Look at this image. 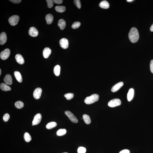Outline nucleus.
Returning <instances> with one entry per match:
<instances>
[{
    "instance_id": "a211bd4d",
    "label": "nucleus",
    "mask_w": 153,
    "mask_h": 153,
    "mask_svg": "<svg viewBox=\"0 0 153 153\" xmlns=\"http://www.w3.org/2000/svg\"><path fill=\"white\" fill-rule=\"evenodd\" d=\"M45 19L47 23L48 24H51L53 20V16L50 14H48L45 16Z\"/></svg>"
},
{
    "instance_id": "2f4dec72",
    "label": "nucleus",
    "mask_w": 153,
    "mask_h": 153,
    "mask_svg": "<svg viewBox=\"0 0 153 153\" xmlns=\"http://www.w3.org/2000/svg\"><path fill=\"white\" fill-rule=\"evenodd\" d=\"M47 2V5L48 8H51L53 6V1L52 0H47L46 1Z\"/></svg>"
},
{
    "instance_id": "dca6fc26",
    "label": "nucleus",
    "mask_w": 153,
    "mask_h": 153,
    "mask_svg": "<svg viewBox=\"0 0 153 153\" xmlns=\"http://www.w3.org/2000/svg\"><path fill=\"white\" fill-rule=\"evenodd\" d=\"M134 90L133 88H131L129 90L127 95L128 101H130L133 99L134 96Z\"/></svg>"
},
{
    "instance_id": "7c9ffc66",
    "label": "nucleus",
    "mask_w": 153,
    "mask_h": 153,
    "mask_svg": "<svg viewBox=\"0 0 153 153\" xmlns=\"http://www.w3.org/2000/svg\"><path fill=\"white\" fill-rule=\"evenodd\" d=\"M86 151V148L82 147H79L77 149V152L78 153H85Z\"/></svg>"
},
{
    "instance_id": "cd10ccee",
    "label": "nucleus",
    "mask_w": 153,
    "mask_h": 153,
    "mask_svg": "<svg viewBox=\"0 0 153 153\" xmlns=\"http://www.w3.org/2000/svg\"><path fill=\"white\" fill-rule=\"evenodd\" d=\"M24 139L25 141L27 142H30L32 140L31 136L29 133H24Z\"/></svg>"
},
{
    "instance_id": "b1692460",
    "label": "nucleus",
    "mask_w": 153,
    "mask_h": 153,
    "mask_svg": "<svg viewBox=\"0 0 153 153\" xmlns=\"http://www.w3.org/2000/svg\"><path fill=\"white\" fill-rule=\"evenodd\" d=\"M57 123L56 122H49L46 125V128L48 129H51L56 127Z\"/></svg>"
},
{
    "instance_id": "20e7f679",
    "label": "nucleus",
    "mask_w": 153,
    "mask_h": 153,
    "mask_svg": "<svg viewBox=\"0 0 153 153\" xmlns=\"http://www.w3.org/2000/svg\"><path fill=\"white\" fill-rule=\"evenodd\" d=\"M19 20V16L17 15H13L11 16L8 20L10 24L12 26H15L17 25Z\"/></svg>"
},
{
    "instance_id": "4be33fe9",
    "label": "nucleus",
    "mask_w": 153,
    "mask_h": 153,
    "mask_svg": "<svg viewBox=\"0 0 153 153\" xmlns=\"http://www.w3.org/2000/svg\"><path fill=\"white\" fill-rule=\"evenodd\" d=\"M60 71V67L59 65H56L54 67L53 72L54 74L56 76H59Z\"/></svg>"
},
{
    "instance_id": "ddd939ff",
    "label": "nucleus",
    "mask_w": 153,
    "mask_h": 153,
    "mask_svg": "<svg viewBox=\"0 0 153 153\" xmlns=\"http://www.w3.org/2000/svg\"><path fill=\"white\" fill-rule=\"evenodd\" d=\"M7 36L6 33L3 32L0 35V44L1 45H3L6 42Z\"/></svg>"
},
{
    "instance_id": "e433bc0d",
    "label": "nucleus",
    "mask_w": 153,
    "mask_h": 153,
    "mask_svg": "<svg viewBox=\"0 0 153 153\" xmlns=\"http://www.w3.org/2000/svg\"><path fill=\"white\" fill-rule=\"evenodd\" d=\"M53 2L57 4H61L63 2V1L62 0H54Z\"/></svg>"
},
{
    "instance_id": "f704fd0d",
    "label": "nucleus",
    "mask_w": 153,
    "mask_h": 153,
    "mask_svg": "<svg viewBox=\"0 0 153 153\" xmlns=\"http://www.w3.org/2000/svg\"><path fill=\"white\" fill-rule=\"evenodd\" d=\"M150 69L152 73H153V60H151L150 62Z\"/></svg>"
},
{
    "instance_id": "bb28decb",
    "label": "nucleus",
    "mask_w": 153,
    "mask_h": 153,
    "mask_svg": "<svg viewBox=\"0 0 153 153\" xmlns=\"http://www.w3.org/2000/svg\"><path fill=\"white\" fill-rule=\"evenodd\" d=\"M66 132L67 131L66 129H59L57 132L56 135L59 136H63L66 134Z\"/></svg>"
},
{
    "instance_id": "412c9836",
    "label": "nucleus",
    "mask_w": 153,
    "mask_h": 153,
    "mask_svg": "<svg viewBox=\"0 0 153 153\" xmlns=\"http://www.w3.org/2000/svg\"><path fill=\"white\" fill-rule=\"evenodd\" d=\"M14 75L17 81L19 83H21L23 80L21 75L20 72L18 71H15L14 72Z\"/></svg>"
},
{
    "instance_id": "473e14b6",
    "label": "nucleus",
    "mask_w": 153,
    "mask_h": 153,
    "mask_svg": "<svg viewBox=\"0 0 153 153\" xmlns=\"http://www.w3.org/2000/svg\"><path fill=\"white\" fill-rule=\"evenodd\" d=\"M73 2L74 4L78 9H80L81 8V4L80 0H75L73 1Z\"/></svg>"
},
{
    "instance_id": "423d86ee",
    "label": "nucleus",
    "mask_w": 153,
    "mask_h": 153,
    "mask_svg": "<svg viewBox=\"0 0 153 153\" xmlns=\"http://www.w3.org/2000/svg\"><path fill=\"white\" fill-rule=\"evenodd\" d=\"M10 51L9 48H6L1 52L0 56L1 59L5 60L9 58L10 55Z\"/></svg>"
},
{
    "instance_id": "4468645a",
    "label": "nucleus",
    "mask_w": 153,
    "mask_h": 153,
    "mask_svg": "<svg viewBox=\"0 0 153 153\" xmlns=\"http://www.w3.org/2000/svg\"><path fill=\"white\" fill-rule=\"evenodd\" d=\"M51 53V50L49 48H46L43 50V54L44 57L45 58H48Z\"/></svg>"
},
{
    "instance_id": "9d476101",
    "label": "nucleus",
    "mask_w": 153,
    "mask_h": 153,
    "mask_svg": "<svg viewBox=\"0 0 153 153\" xmlns=\"http://www.w3.org/2000/svg\"><path fill=\"white\" fill-rule=\"evenodd\" d=\"M29 34L32 37H36L38 36V32L35 27H32L29 29Z\"/></svg>"
},
{
    "instance_id": "58836bf2",
    "label": "nucleus",
    "mask_w": 153,
    "mask_h": 153,
    "mask_svg": "<svg viewBox=\"0 0 153 153\" xmlns=\"http://www.w3.org/2000/svg\"><path fill=\"white\" fill-rule=\"evenodd\" d=\"M150 30L151 32H153V24L150 28Z\"/></svg>"
},
{
    "instance_id": "ea45409f",
    "label": "nucleus",
    "mask_w": 153,
    "mask_h": 153,
    "mask_svg": "<svg viewBox=\"0 0 153 153\" xmlns=\"http://www.w3.org/2000/svg\"><path fill=\"white\" fill-rule=\"evenodd\" d=\"M133 0H127V1L128 2H132Z\"/></svg>"
},
{
    "instance_id": "c9c22d12",
    "label": "nucleus",
    "mask_w": 153,
    "mask_h": 153,
    "mask_svg": "<svg viewBox=\"0 0 153 153\" xmlns=\"http://www.w3.org/2000/svg\"><path fill=\"white\" fill-rule=\"evenodd\" d=\"M9 1L14 4H19L22 1L21 0H11Z\"/></svg>"
},
{
    "instance_id": "79ce46f5",
    "label": "nucleus",
    "mask_w": 153,
    "mask_h": 153,
    "mask_svg": "<svg viewBox=\"0 0 153 153\" xmlns=\"http://www.w3.org/2000/svg\"><path fill=\"white\" fill-rule=\"evenodd\" d=\"M67 153V152H65V153Z\"/></svg>"
},
{
    "instance_id": "c756f323",
    "label": "nucleus",
    "mask_w": 153,
    "mask_h": 153,
    "mask_svg": "<svg viewBox=\"0 0 153 153\" xmlns=\"http://www.w3.org/2000/svg\"><path fill=\"white\" fill-rule=\"evenodd\" d=\"M81 25V23L80 22H74L72 25V27L73 29L78 28Z\"/></svg>"
},
{
    "instance_id": "9b49d317",
    "label": "nucleus",
    "mask_w": 153,
    "mask_h": 153,
    "mask_svg": "<svg viewBox=\"0 0 153 153\" xmlns=\"http://www.w3.org/2000/svg\"><path fill=\"white\" fill-rule=\"evenodd\" d=\"M124 83L122 82H120L117 83L114 85L111 89L112 92H115L119 90L123 86Z\"/></svg>"
},
{
    "instance_id": "f8f14e48",
    "label": "nucleus",
    "mask_w": 153,
    "mask_h": 153,
    "mask_svg": "<svg viewBox=\"0 0 153 153\" xmlns=\"http://www.w3.org/2000/svg\"><path fill=\"white\" fill-rule=\"evenodd\" d=\"M4 81L5 84L8 85H12V80L11 75L9 74L6 75L4 79Z\"/></svg>"
},
{
    "instance_id": "f03ea898",
    "label": "nucleus",
    "mask_w": 153,
    "mask_h": 153,
    "mask_svg": "<svg viewBox=\"0 0 153 153\" xmlns=\"http://www.w3.org/2000/svg\"><path fill=\"white\" fill-rule=\"evenodd\" d=\"M99 96L98 94H93L90 96L86 97L84 102L87 104H90L97 102L99 99Z\"/></svg>"
},
{
    "instance_id": "6ab92c4d",
    "label": "nucleus",
    "mask_w": 153,
    "mask_h": 153,
    "mask_svg": "<svg viewBox=\"0 0 153 153\" xmlns=\"http://www.w3.org/2000/svg\"><path fill=\"white\" fill-rule=\"evenodd\" d=\"M0 88L1 90L3 91H10L11 90V88L8 85L4 83H2L0 85Z\"/></svg>"
},
{
    "instance_id": "393cba45",
    "label": "nucleus",
    "mask_w": 153,
    "mask_h": 153,
    "mask_svg": "<svg viewBox=\"0 0 153 153\" xmlns=\"http://www.w3.org/2000/svg\"><path fill=\"white\" fill-rule=\"evenodd\" d=\"M55 9L56 12L62 13L66 10V8L63 6H57L55 7Z\"/></svg>"
},
{
    "instance_id": "2eb2a0df",
    "label": "nucleus",
    "mask_w": 153,
    "mask_h": 153,
    "mask_svg": "<svg viewBox=\"0 0 153 153\" xmlns=\"http://www.w3.org/2000/svg\"><path fill=\"white\" fill-rule=\"evenodd\" d=\"M15 59L16 62L20 64H23L24 63V60L23 57L20 54H17L15 56Z\"/></svg>"
},
{
    "instance_id": "0eeeda50",
    "label": "nucleus",
    "mask_w": 153,
    "mask_h": 153,
    "mask_svg": "<svg viewBox=\"0 0 153 153\" xmlns=\"http://www.w3.org/2000/svg\"><path fill=\"white\" fill-rule=\"evenodd\" d=\"M60 47L63 49H66L68 48L69 42L66 39L63 38L60 40Z\"/></svg>"
},
{
    "instance_id": "5701e85b",
    "label": "nucleus",
    "mask_w": 153,
    "mask_h": 153,
    "mask_svg": "<svg viewBox=\"0 0 153 153\" xmlns=\"http://www.w3.org/2000/svg\"><path fill=\"white\" fill-rule=\"evenodd\" d=\"M83 120L86 124L89 125L91 123V119L89 115L87 114L83 115Z\"/></svg>"
},
{
    "instance_id": "72a5a7b5",
    "label": "nucleus",
    "mask_w": 153,
    "mask_h": 153,
    "mask_svg": "<svg viewBox=\"0 0 153 153\" xmlns=\"http://www.w3.org/2000/svg\"><path fill=\"white\" fill-rule=\"evenodd\" d=\"M10 115L9 114L7 113L5 114L4 115L3 117V120L5 122H7L9 120V119L10 118Z\"/></svg>"
},
{
    "instance_id": "a19ab883",
    "label": "nucleus",
    "mask_w": 153,
    "mask_h": 153,
    "mask_svg": "<svg viewBox=\"0 0 153 153\" xmlns=\"http://www.w3.org/2000/svg\"><path fill=\"white\" fill-rule=\"evenodd\" d=\"M1 73H2V71H1V69H0V76H1Z\"/></svg>"
},
{
    "instance_id": "7ed1b4c3",
    "label": "nucleus",
    "mask_w": 153,
    "mask_h": 153,
    "mask_svg": "<svg viewBox=\"0 0 153 153\" xmlns=\"http://www.w3.org/2000/svg\"><path fill=\"white\" fill-rule=\"evenodd\" d=\"M120 100L118 98L114 99L110 101L108 103V106L111 108H114L120 105L121 104Z\"/></svg>"
},
{
    "instance_id": "1a4fd4ad",
    "label": "nucleus",
    "mask_w": 153,
    "mask_h": 153,
    "mask_svg": "<svg viewBox=\"0 0 153 153\" xmlns=\"http://www.w3.org/2000/svg\"><path fill=\"white\" fill-rule=\"evenodd\" d=\"M42 119V116L41 114L37 113L35 116L32 122V124L34 125H38L41 122Z\"/></svg>"
},
{
    "instance_id": "4c0bfd02",
    "label": "nucleus",
    "mask_w": 153,
    "mask_h": 153,
    "mask_svg": "<svg viewBox=\"0 0 153 153\" xmlns=\"http://www.w3.org/2000/svg\"><path fill=\"white\" fill-rule=\"evenodd\" d=\"M119 153H130V151L128 149H124L120 152Z\"/></svg>"
},
{
    "instance_id": "a878e982",
    "label": "nucleus",
    "mask_w": 153,
    "mask_h": 153,
    "mask_svg": "<svg viewBox=\"0 0 153 153\" xmlns=\"http://www.w3.org/2000/svg\"><path fill=\"white\" fill-rule=\"evenodd\" d=\"M15 106L16 108L18 109H21L24 106V103L21 101H17L15 103Z\"/></svg>"
},
{
    "instance_id": "39448f33",
    "label": "nucleus",
    "mask_w": 153,
    "mask_h": 153,
    "mask_svg": "<svg viewBox=\"0 0 153 153\" xmlns=\"http://www.w3.org/2000/svg\"><path fill=\"white\" fill-rule=\"evenodd\" d=\"M65 113L72 122L74 123H77L78 122V121L76 118V117H75L74 115L70 111H65Z\"/></svg>"
},
{
    "instance_id": "6e6552de",
    "label": "nucleus",
    "mask_w": 153,
    "mask_h": 153,
    "mask_svg": "<svg viewBox=\"0 0 153 153\" xmlns=\"http://www.w3.org/2000/svg\"><path fill=\"white\" fill-rule=\"evenodd\" d=\"M42 89L39 87L35 89L33 93V97L36 99H39L41 96Z\"/></svg>"
},
{
    "instance_id": "f257e3e1",
    "label": "nucleus",
    "mask_w": 153,
    "mask_h": 153,
    "mask_svg": "<svg viewBox=\"0 0 153 153\" xmlns=\"http://www.w3.org/2000/svg\"><path fill=\"white\" fill-rule=\"evenodd\" d=\"M129 40L133 43H135L138 40L139 37V34L137 29L135 27L132 28L130 29L129 34Z\"/></svg>"
},
{
    "instance_id": "c85d7f7f",
    "label": "nucleus",
    "mask_w": 153,
    "mask_h": 153,
    "mask_svg": "<svg viewBox=\"0 0 153 153\" xmlns=\"http://www.w3.org/2000/svg\"><path fill=\"white\" fill-rule=\"evenodd\" d=\"M74 94L72 93H68L65 94L64 95V97L66 98L67 100H68L72 99L74 97Z\"/></svg>"
},
{
    "instance_id": "aec40b11",
    "label": "nucleus",
    "mask_w": 153,
    "mask_h": 153,
    "mask_svg": "<svg viewBox=\"0 0 153 153\" xmlns=\"http://www.w3.org/2000/svg\"><path fill=\"white\" fill-rule=\"evenodd\" d=\"M99 6L103 9H107L109 8V3L106 1H101L99 4Z\"/></svg>"
},
{
    "instance_id": "f3484780",
    "label": "nucleus",
    "mask_w": 153,
    "mask_h": 153,
    "mask_svg": "<svg viewBox=\"0 0 153 153\" xmlns=\"http://www.w3.org/2000/svg\"><path fill=\"white\" fill-rule=\"evenodd\" d=\"M58 25L61 30H63L66 27V22L63 19H60L58 21Z\"/></svg>"
}]
</instances>
